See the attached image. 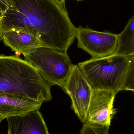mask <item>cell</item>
I'll list each match as a JSON object with an SVG mask.
<instances>
[{
  "instance_id": "cell-4",
  "label": "cell",
  "mask_w": 134,
  "mask_h": 134,
  "mask_svg": "<svg viewBox=\"0 0 134 134\" xmlns=\"http://www.w3.org/2000/svg\"><path fill=\"white\" fill-rule=\"evenodd\" d=\"M24 56L50 86L58 85L63 89L73 65L67 53L41 47Z\"/></svg>"
},
{
  "instance_id": "cell-17",
  "label": "cell",
  "mask_w": 134,
  "mask_h": 134,
  "mask_svg": "<svg viewBox=\"0 0 134 134\" xmlns=\"http://www.w3.org/2000/svg\"><path fill=\"white\" fill-rule=\"evenodd\" d=\"M1 12H0V25L1 24Z\"/></svg>"
},
{
  "instance_id": "cell-8",
  "label": "cell",
  "mask_w": 134,
  "mask_h": 134,
  "mask_svg": "<svg viewBox=\"0 0 134 134\" xmlns=\"http://www.w3.org/2000/svg\"><path fill=\"white\" fill-rule=\"evenodd\" d=\"M8 134H50L39 110L6 118Z\"/></svg>"
},
{
  "instance_id": "cell-15",
  "label": "cell",
  "mask_w": 134,
  "mask_h": 134,
  "mask_svg": "<svg viewBox=\"0 0 134 134\" xmlns=\"http://www.w3.org/2000/svg\"><path fill=\"white\" fill-rule=\"evenodd\" d=\"M65 12H67L65 7V0H53Z\"/></svg>"
},
{
  "instance_id": "cell-11",
  "label": "cell",
  "mask_w": 134,
  "mask_h": 134,
  "mask_svg": "<svg viewBox=\"0 0 134 134\" xmlns=\"http://www.w3.org/2000/svg\"><path fill=\"white\" fill-rule=\"evenodd\" d=\"M115 54L126 56L134 55V15L128 20L123 30L118 35Z\"/></svg>"
},
{
  "instance_id": "cell-1",
  "label": "cell",
  "mask_w": 134,
  "mask_h": 134,
  "mask_svg": "<svg viewBox=\"0 0 134 134\" xmlns=\"http://www.w3.org/2000/svg\"><path fill=\"white\" fill-rule=\"evenodd\" d=\"M12 8L1 13L0 37L14 30L31 35L43 47L64 53L74 42L76 27L53 0H11Z\"/></svg>"
},
{
  "instance_id": "cell-14",
  "label": "cell",
  "mask_w": 134,
  "mask_h": 134,
  "mask_svg": "<svg viewBox=\"0 0 134 134\" xmlns=\"http://www.w3.org/2000/svg\"><path fill=\"white\" fill-rule=\"evenodd\" d=\"M14 5L11 0H0V12H3L12 8Z\"/></svg>"
},
{
  "instance_id": "cell-9",
  "label": "cell",
  "mask_w": 134,
  "mask_h": 134,
  "mask_svg": "<svg viewBox=\"0 0 134 134\" xmlns=\"http://www.w3.org/2000/svg\"><path fill=\"white\" fill-rule=\"evenodd\" d=\"M42 104L21 96L0 94V116L5 119L39 110Z\"/></svg>"
},
{
  "instance_id": "cell-13",
  "label": "cell",
  "mask_w": 134,
  "mask_h": 134,
  "mask_svg": "<svg viewBox=\"0 0 134 134\" xmlns=\"http://www.w3.org/2000/svg\"><path fill=\"white\" fill-rule=\"evenodd\" d=\"M109 127L97 126L86 122L83 123L79 134H109Z\"/></svg>"
},
{
  "instance_id": "cell-6",
  "label": "cell",
  "mask_w": 134,
  "mask_h": 134,
  "mask_svg": "<svg viewBox=\"0 0 134 134\" xmlns=\"http://www.w3.org/2000/svg\"><path fill=\"white\" fill-rule=\"evenodd\" d=\"M63 90L71 100V108L83 124L86 122L93 90L78 65H74Z\"/></svg>"
},
{
  "instance_id": "cell-10",
  "label": "cell",
  "mask_w": 134,
  "mask_h": 134,
  "mask_svg": "<svg viewBox=\"0 0 134 134\" xmlns=\"http://www.w3.org/2000/svg\"><path fill=\"white\" fill-rule=\"evenodd\" d=\"M5 46L10 48L16 54H28L35 49L43 47L39 40L34 36L17 31H4L0 37Z\"/></svg>"
},
{
  "instance_id": "cell-2",
  "label": "cell",
  "mask_w": 134,
  "mask_h": 134,
  "mask_svg": "<svg viewBox=\"0 0 134 134\" xmlns=\"http://www.w3.org/2000/svg\"><path fill=\"white\" fill-rule=\"evenodd\" d=\"M51 87L26 60L16 56L0 55V94L17 95L43 103L52 100Z\"/></svg>"
},
{
  "instance_id": "cell-18",
  "label": "cell",
  "mask_w": 134,
  "mask_h": 134,
  "mask_svg": "<svg viewBox=\"0 0 134 134\" xmlns=\"http://www.w3.org/2000/svg\"><path fill=\"white\" fill-rule=\"evenodd\" d=\"M77 1H82V0H76Z\"/></svg>"
},
{
  "instance_id": "cell-16",
  "label": "cell",
  "mask_w": 134,
  "mask_h": 134,
  "mask_svg": "<svg viewBox=\"0 0 134 134\" xmlns=\"http://www.w3.org/2000/svg\"><path fill=\"white\" fill-rule=\"evenodd\" d=\"M4 119V118H2L1 116H0V124H1V122L2 121V120H3Z\"/></svg>"
},
{
  "instance_id": "cell-5",
  "label": "cell",
  "mask_w": 134,
  "mask_h": 134,
  "mask_svg": "<svg viewBox=\"0 0 134 134\" xmlns=\"http://www.w3.org/2000/svg\"><path fill=\"white\" fill-rule=\"evenodd\" d=\"M76 38L78 47L90 54L92 58L107 57L115 54L118 34L96 31L88 27H76Z\"/></svg>"
},
{
  "instance_id": "cell-7",
  "label": "cell",
  "mask_w": 134,
  "mask_h": 134,
  "mask_svg": "<svg viewBox=\"0 0 134 134\" xmlns=\"http://www.w3.org/2000/svg\"><path fill=\"white\" fill-rule=\"evenodd\" d=\"M116 94L108 91L93 90L86 122L92 125L110 127L112 119L116 113L113 105Z\"/></svg>"
},
{
  "instance_id": "cell-12",
  "label": "cell",
  "mask_w": 134,
  "mask_h": 134,
  "mask_svg": "<svg viewBox=\"0 0 134 134\" xmlns=\"http://www.w3.org/2000/svg\"><path fill=\"white\" fill-rule=\"evenodd\" d=\"M123 90L134 93V55L132 57L126 72L124 82Z\"/></svg>"
},
{
  "instance_id": "cell-3",
  "label": "cell",
  "mask_w": 134,
  "mask_h": 134,
  "mask_svg": "<svg viewBox=\"0 0 134 134\" xmlns=\"http://www.w3.org/2000/svg\"><path fill=\"white\" fill-rule=\"evenodd\" d=\"M132 57L115 54L103 58H92L78 65L93 90L116 94L123 91L124 78Z\"/></svg>"
}]
</instances>
